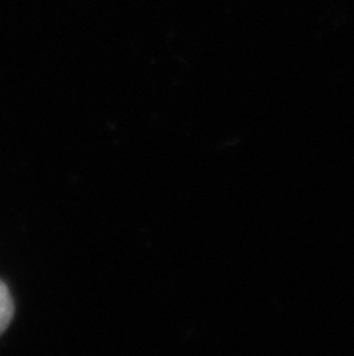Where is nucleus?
Returning <instances> with one entry per match:
<instances>
[{
  "label": "nucleus",
  "instance_id": "f257e3e1",
  "mask_svg": "<svg viewBox=\"0 0 354 356\" xmlns=\"http://www.w3.org/2000/svg\"><path fill=\"white\" fill-rule=\"evenodd\" d=\"M15 304L13 297L9 293L8 286L0 280V334L4 333L9 327L11 321H13Z\"/></svg>",
  "mask_w": 354,
  "mask_h": 356
}]
</instances>
